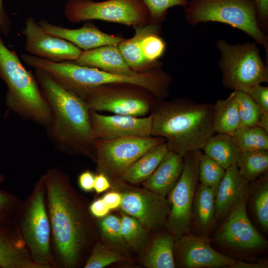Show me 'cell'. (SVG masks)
Listing matches in <instances>:
<instances>
[{"label": "cell", "instance_id": "obj_1", "mask_svg": "<svg viewBox=\"0 0 268 268\" xmlns=\"http://www.w3.org/2000/svg\"><path fill=\"white\" fill-rule=\"evenodd\" d=\"M43 175L57 268H76L93 241L92 221L66 173L52 167Z\"/></svg>", "mask_w": 268, "mask_h": 268}, {"label": "cell", "instance_id": "obj_2", "mask_svg": "<svg viewBox=\"0 0 268 268\" xmlns=\"http://www.w3.org/2000/svg\"><path fill=\"white\" fill-rule=\"evenodd\" d=\"M34 75L50 110L51 120L45 128L55 148L63 154L95 161L96 139L87 104L45 72L35 69Z\"/></svg>", "mask_w": 268, "mask_h": 268}, {"label": "cell", "instance_id": "obj_3", "mask_svg": "<svg viewBox=\"0 0 268 268\" xmlns=\"http://www.w3.org/2000/svg\"><path fill=\"white\" fill-rule=\"evenodd\" d=\"M213 105L187 98L158 100L152 109L151 135L165 140L168 150L183 156L202 150L214 134Z\"/></svg>", "mask_w": 268, "mask_h": 268}, {"label": "cell", "instance_id": "obj_4", "mask_svg": "<svg viewBox=\"0 0 268 268\" xmlns=\"http://www.w3.org/2000/svg\"><path fill=\"white\" fill-rule=\"evenodd\" d=\"M52 75L60 85L80 98L100 86L124 83L142 87L157 99L164 100L169 96L172 81L171 75L163 70L161 66L134 75H124L80 66L70 61L55 63Z\"/></svg>", "mask_w": 268, "mask_h": 268}, {"label": "cell", "instance_id": "obj_5", "mask_svg": "<svg viewBox=\"0 0 268 268\" xmlns=\"http://www.w3.org/2000/svg\"><path fill=\"white\" fill-rule=\"evenodd\" d=\"M0 77L7 88V108L22 119L45 128L51 112L35 75L25 68L15 51L9 50L0 37Z\"/></svg>", "mask_w": 268, "mask_h": 268}, {"label": "cell", "instance_id": "obj_6", "mask_svg": "<svg viewBox=\"0 0 268 268\" xmlns=\"http://www.w3.org/2000/svg\"><path fill=\"white\" fill-rule=\"evenodd\" d=\"M12 222L32 260L40 268H57L51 243V229L44 175L19 208Z\"/></svg>", "mask_w": 268, "mask_h": 268}, {"label": "cell", "instance_id": "obj_7", "mask_svg": "<svg viewBox=\"0 0 268 268\" xmlns=\"http://www.w3.org/2000/svg\"><path fill=\"white\" fill-rule=\"evenodd\" d=\"M184 8L189 24L208 22L228 24L263 46L268 55V37L259 24L254 0H188Z\"/></svg>", "mask_w": 268, "mask_h": 268}, {"label": "cell", "instance_id": "obj_8", "mask_svg": "<svg viewBox=\"0 0 268 268\" xmlns=\"http://www.w3.org/2000/svg\"><path fill=\"white\" fill-rule=\"evenodd\" d=\"M216 47L220 54L218 66L224 87L248 93L254 87L268 82V66L256 43L231 44L219 39Z\"/></svg>", "mask_w": 268, "mask_h": 268}, {"label": "cell", "instance_id": "obj_9", "mask_svg": "<svg viewBox=\"0 0 268 268\" xmlns=\"http://www.w3.org/2000/svg\"><path fill=\"white\" fill-rule=\"evenodd\" d=\"M64 14L74 23L98 20L134 27L150 22L149 12L141 0H67Z\"/></svg>", "mask_w": 268, "mask_h": 268}, {"label": "cell", "instance_id": "obj_10", "mask_svg": "<svg viewBox=\"0 0 268 268\" xmlns=\"http://www.w3.org/2000/svg\"><path fill=\"white\" fill-rule=\"evenodd\" d=\"M81 98L90 110L136 117L149 115L153 106L159 100L142 87L124 83L97 87Z\"/></svg>", "mask_w": 268, "mask_h": 268}, {"label": "cell", "instance_id": "obj_11", "mask_svg": "<svg viewBox=\"0 0 268 268\" xmlns=\"http://www.w3.org/2000/svg\"><path fill=\"white\" fill-rule=\"evenodd\" d=\"M201 150L187 153L184 156L181 175L168 194L170 210L166 226L178 239L189 233L195 195L199 181V165Z\"/></svg>", "mask_w": 268, "mask_h": 268}, {"label": "cell", "instance_id": "obj_12", "mask_svg": "<svg viewBox=\"0 0 268 268\" xmlns=\"http://www.w3.org/2000/svg\"><path fill=\"white\" fill-rule=\"evenodd\" d=\"M165 142L160 137L128 136L96 139L95 162L98 173L119 179L139 157L152 147Z\"/></svg>", "mask_w": 268, "mask_h": 268}, {"label": "cell", "instance_id": "obj_13", "mask_svg": "<svg viewBox=\"0 0 268 268\" xmlns=\"http://www.w3.org/2000/svg\"><path fill=\"white\" fill-rule=\"evenodd\" d=\"M161 25L150 22L134 27V34L125 38L118 48L129 66L137 72L148 71L161 66L166 43L160 35Z\"/></svg>", "mask_w": 268, "mask_h": 268}, {"label": "cell", "instance_id": "obj_14", "mask_svg": "<svg viewBox=\"0 0 268 268\" xmlns=\"http://www.w3.org/2000/svg\"><path fill=\"white\" fill-rule=\"evenodd\" d=\"M114 185L123 190L121 208L146 229L156 230L166 224L170 205L166 197L147 189L129 186L120 179Z\"/></svg>", "mask_w": 268, "mask_h": 268}, {"label": "cell", "instance_id": "obj_15", "mask_svg": "<svg viewBox=\"0 0 268 268\" xmlns=\"http://www.w3.org/2000/svg\"><path fill=\"white\" fill-rule=\"evenodd\" d=\"M246 201L237 205L216 233L215 239L226 247L241 250L255 251L266 245L264 237L251 222L246 211Z\"/></svg>", "mask_w": 268, "mask_h": 268}, {"label": "cell", "instance_id": "obj_16", "mask_svg": "<svg viewBox=\"0 0 268 268\" xmlns=\"http://www.w3.org/2000/svg\"><path fill=\"white\" fill-rule=\"evenodd\" d=\"M22 34L29 55L53 62L75 61L82 50L71 43L46 32L36 20L28 17Z\"/></svg>", "mask_w": 268, "mask_h": 268}, {"label": "cell", "instance_id": "obj_17", "mask_svg": "<svg viewBox=\"0 0 268 268\" xmlns=\"http://www.w3.org/2000/svg\"><path fill=\"white\" fill-rule=\"evenodd\" d=\"M176 246L181 265L186 268H240L242 261L225 255L210 245L211 240L205 235L190 233L177 239Z\"/></svg>", "mask_w": 268, "mask_h": 268}, {"label": "cell", "instance_id": "obj_18", "mask_svg": "<svg viewBox=\"0 0 268 268\" xmlns=\"http://www.w3.org/2000/svg\"><path fill=\"white\" fill-rule=\"evenodd\" d=\"M89 118L96 139H114L128 136H151L152 117L113 114L105 115L90 110Z\"/></svg>", "mask_w": 268, "mask_h": 268}, {"label": "cell", "instance_id": "obj_19", "mask_svg": "<svg viewBox=\"0 0 268 268\" xmlns=\"http://www.w3.org/2000/svg\"><path fill=\"white\" fill-rule=\"evenodd\" d=\"M79 28L71 29L49 23L45 20L38 22L45 31L65 39L82 51H87L109 45H118L125 38L100 30L93 23L85 21Z\"/></svg>", "mask_w": 268, "mask_h": 268}, {"label": "cell", "instance_id": "obj_20", "mask_svg": "<svg viewBox=\"0 0 268 268\" xmlns=\"http://www.w3.org/2000/svg\"><path fill=\"white\" fill-rule=\"evenodd\" d=\"M249 182L238 172L236 164L225 170L215 194V217L221 219L238 204L246 201Z\"/></svg>", "mask_w": 268, "mask_h": 268}, {"label": "cell", "instance_id": "obj_21", "mask_svg": "<svg viewBox=\"0 0 268 268\" xmlns=\"http://www.w3.org/2000/svg\"><path fill=\"white\" fill-rule=\"evenodd\" d=\"M0 268H40L31 259L12 222L0 225Z\"/></svg>", "mask_w": 268, "mask_h": 268}, {"label": "cell", "instance_id": "obj_22", "mask_svg": "<svg viewBox=\"0 0 268 268\" xmlns=\"http://www.w3.org/2000/svg\"><path fill=\"white\" fill-rule=\"evenodd\" d=\"M76 64L124 75H134V70L122 55L118 45H109L87 51H82Z\"/></svg>", "mask_w": 268, "mask_h": 268}, {"label": "cell", "instance_id": "obj_23", "mask_svg": "<svg viewBox=\"0 0 268 268\" xmlns=\"http://www.w3.org/2000/svg\"><path fill=\"white\" fill-rule=\"evenodd\" d=\"M184 164V156L169 151L152 173L142 183L144 188L166 197L178 181Z\"/></svg>", "mask_w": 268, "mask_h": 268}, {"label": "cell", "instance_id": "obj_24", "mask_svg": "<svg viewBox=\"0 0 268 268\" xmlns=\"http://www.w3.org/2000/svg\"><path fill=\"white\" fill-rule=\"evenodd\" d=\"M168 151L165 142L152 147L130 165L119 179L132 184L143 183L155 171Z\"/></svg>", "mask_w": 268, "mask_h": 268}, {"label": "cell", "instance_id": "obj_25", "mask_svg": "<svg viewBox=\"0 0 268 268\" xmlns=\"http://www.w3.org/2000/svg\"><path fill=\"white\" fill-rule=\"evenodd\" d=\"M215 192L201 184L198 185L192 207L194 218L199 229L203 233L209 231L214 225L215 217Z\"/></svg>", "mask_w": 268, "mask_h": 268}, {"label": "cell", "instance_id": "obj_26", "mask_svg": "<svg viewBox=\"0 0 268 268\" xmlns=\"http://www.w3.org/2000/svg\"><path fill=\"white\" fill-rule=\"evenodd\" d=\"M213 125L215 133L231 136L240 126L235 91L226 98L218 100L213 105Z\"/></svg>", "mask_w": 268, "mask_h": 268}, {"label": "cell", "instance_id": "obj_27", "mask_svg": "<svg viewBox=\"0 0 268 268\" xmlns=\"http://www.w3.org/2000/svg\"><path fill=\"white\" fill-rule=\"evenodd\" d=\"M202 150L225 170L236 164L241 153L232 136L218 133L210 137Z\"/></svg>", "mask_w": 268, "mask_h": 268}, {"label": "cell", "instance_id": "obj_28", "mask_svg": "<svg viewBox=\"0 0 268 268\" xmlns=\"http://www.w3.org/2000/svg\"><path fill=\"white\" fill-rule=\"evenodd\" d=\"M174 237L162 235L152 242L144 259L146 267L149 268H174Z\"/></svg>", "mask_w": 268, "mask_h": 268}, {"label": "cell", "instance_id": "obj_29", "mask_svg": "<svg viewBox=\"0 0 268 268\" xmlns=\"http://www.w3.org/2000/svg\"><path fill=\"white\" fill-rule=\"evenodd\" d=\"M242 177L248 182L265 174L268 169V150L240 153L236 163Z\"/></svg>", "mask_w": 268, "mask_h": 268}, {"label": "cell", "instance_id": "obj_30", "mask_svg": "<svg viewBox=\"0 0 268 268\" xmlns=\"http://www.w3.org/2000/svg\"><path fill=\"white\" fill-rule=\"evenodd\" d=\"M232 137L241 153L268 150V132L258 126L240 127Z\"/></svg>", "mask_w": 268, "mask_h": 268}, {"label": "cell", "instance_id": "obj_31", "mask_svg": "<svg viewBox=\"0 0 268 268\" xmlns=\"http://www.w3.org/2000/svg\"><path fill=\"white\" fill-rule=\"evenodd\" d=\"M146 228L136 219L124 214L121 218L122 237L127 244L135 250H140L146 245L148 235Z\"/></svg>", "mask_w": 268, "mask_h": 268}, {"label": "cell", "instance_id": "obj_32", "mask_svg": "<svg viewBox=\"0 0 268 268\" xmlns=\"http://www.w3.org/2000/svg\"><path fill=\"white\" fill-rule=\"evenodd\" d=\"M252 202L257 221L265 230L268 229V178L267 174L255 186Z\"/></svg>", "mask_w": 268, "mask_h": 268}, {"label": "cell", "instance_id": "obj_33", "mask_svg": "<svg viewBox=\"0 0 268 268\" xmlns=\"http://www.w3.org/2000/svg\"><path fill=\"white\" fill-rule=\"evenodd\" d=\"M225 170L214 160L202 152L199 165V180L201 184L210 188L215 192Z\"/></svg>", "mask_w": 268, "mask_h": 268}, {"label": "cell", "instance_id": "obj_34", "mask_svg": "<svg viewBox=\"0 0 268 268\" xmlns=\"http://www.w3.org/2000/svg\"><path fill=\"white\" fill-rule=\"evenodd\" d=\"M238 104L240 127L258 126L263 112L247 93L235 91Z\"/></svg>", "mask_w": 268, "mask_h": 268}, {"label": "cell", "instance_id": "obj_35", "mask_svg": "<svg viewBox=\"0 0 268 268\" xmlns=\"http://www.w3.org/2000/svg\"><path fill=\"white\" fill-rule=\"evenodd\" d=\"M84 264V268H103L125 260V258L99 242L94 244Z\"/></svg>", "mask_w": 268, "mask_h": 268}, {"label": "cell", "instance_id": "obj_36", "mask_svg": "<svg viewBox=\"0 0 268 268\" xmlns=\"http://www.w3.org/2000/svg\"><path fill=\"white\" fill-rule=\"evenodd\" d=\"M149 14L150 22L161 24L166 19L170 8L181 6L185 7L188 0H141Z\"/></svg>", "mask_w": 268, "mask_h": 268}, {"label": "cell", "instance_id": "obj_37", "mask_svg": "<svg viewBox=\"0 0 268 268\" xmlns=\"http://www.w3.org/2000/svg\"><path fill=\"white\" fill-rule=\"evenodd\" d=\"M99 227L102 236L111 244L123 246L125 244L121 232V218L108 214L101 218Z\"/></svg>", "mask_w": 268, "mask_h": 268}, {"label": "cell", "instance_id": "obj_38", "mask_svg": "<svg viewBox=\"0 0 268 268\" xmlns=\"http://www.w3.org/2000/svg\"><path fill=\"white\" fill-rule=\"evenodd\" d=\"M22 202L14 195L0 190V223L12 222Z\"/></svg>", "mask_w": 268, "mask_h": 268}, {"label": "cell", "instance_id": "obj_39", "mask_svg": "<svg viewBox=\"0 0 268 268\" xmlns=\"http://www.w3.org/2000/svg\"><path fill=\"white\" fill-rule=\"evenodd\" d=\"M263 112H268V87L258 85L248 93Z\"/></svg>", "mask_w": 268, "mask_h": 268}, {"label": "cell", "instance_id": "obj_40", "mask_svg": "<svg viewBox=\"0 0 268 268\" xmlns=\"http://www.w3.org/2000/svg\"><path fill=\"white\" fill-rule=\"evenodd\" d=\"M258 12L259 23L263 32H268V0H254Z\"/></svg>", "mask_w": 268, "mask_h": 268}, {"label": "cell", "instance_id": "obj_41", "mask_svg": "<svg viewBox=\"0 0 268 268\" xmlns=\"http://www.w3.org/2000/svg\"><path fill=\"white\" fill-rule=\"evenodd\" d=\"M95 176L89 170L82 172L78 178V183L80 189L86 192L92 191L94 190Z\"/></svg>", "mask_w": 268, "mask_h": 268}, {"label": "cell", "instance_id": "obj_42", "mask_svg": "<svg viewBox=\"0 0 268 268\" xmlns=\"http://www.w3.org/2000/svg\"><path fill=\"white\" fill-rule=\"evenodd\" d=\"M90 213L95 217L103 218L107 215L110 210L102 198L93 201L89 206Z\"/></svg>", "mask_w": 268, "mask_h": 268}, {"label": "cell", "instance_id": "obj_43", "mask_svg": "<svg viewBox=\"0 0 268 268\" xmlns=\"http://www.w3.org/2000/svg\"><path fill=\"white\" fill-rule=\"evenodd\" d=\"M111 184L109 177L103 173H97L95 176L94 190L98 194L102 193L109 189Z\"/></svg>", "mask_w": 268, "mask_h": 268}, {"label": "cell", "instance_id": "obj_44", "mask_svg": "<svg viewBox=\"0 0 268 268\" xmlns=\"http://www.w3.org/2000/svg\"><path fill=\"white\" fill-rule=\"evenodd\" d=\"M110 210L120 207L122 195L120 192L112 191L106 193L102 198Z\"/></svg>", "mask_w": 268, "mask_h": 268}, {"label": "cell", "instance_id": "obj_45", "mask_svg": "<svg viewBox=\"0 0 268 268\" xmlns=\"http://www.w3.org/2000/svg\"><path fill=\"white\" fill-rule=\"evenodd\" d=\"M258 126L268 132V112H263Z\"/></svg>", "mask_w": 268, "mask_h": 268}, {"label": "cell", "instance_id": "obj_46", "mask_svg": "<svg viewBox=\"0 0 268 268\" xmlns=\"http://www.w3.org/2000/svg\"><path fill=\"white\" fill-rule=\"evenodd\" d=\"M3 0H0V17L2 19L6 27L10 29V22L3 6Z\"/></svg>", "mask_w": 268, "mask_h": 268}, {"label": "cell", "instance_id": "obj_47", "mask_svg": "<svg viewBox=\"0 0 268 268\" xmlns=\"http://www.w3.org/2000/svg\"><path fill=\"white\" fill-rule=\"evenodd\" d=\"M9 29L6 27L2 19L0 17V33L2 31L5 34H7Z\"/></svg>", "mask_w": 268, "mask_h": 268}, {"label": "cell", "instance_id": "obj_48", "mask_svg": "<svg viewBox=\"0 0 268 268\" xmlns=\"http://www.w3.org/2000/svg\"><path fill=\"white\" fill-rule=\"evenodd\" d=\"M1 224H3V223H0V225Z\"/></svg>", "mask_w": 268, "mask_h": 268}]
</instances>
